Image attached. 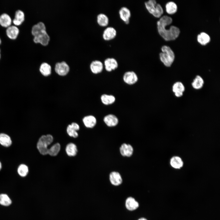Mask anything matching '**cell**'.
<instances>
[{
	"mask_svg": "<svg viewBox=\"0 0 220 220\" xmlns=\"http://www.w3.org/2000/svg\"><path fill=\"white\" fill-rule=\"evenodd\" d=\"M172 19L170 17L164 16L162 17L157 23L158 32L161 36L166 41L174 40L179 36V29L176 26H172L169 29L165 28L166 24L168 22H172Z\"/></svg>",
	"mask_w": 220,
	"mask_h": 220,
	"instance_id": "1",
	"label": "cell"
},
{
	"mask_svg": "<svg viewBox=\"0 0 220 220\" xmlns=\"http://www.w3.org/2000/svg\"><path fill=\"white\" fill-rule=\"evenodd\" d=\"M53 138L51 134L42 135L39 138L37 144V148L40 153L43 155L48 154V146L53 142Z\"/></svg>",
	"mask_w": 220,
	"mask_h": 220,
	"instance_id": "2",
	"label": "cell"
},
{
	"mask_svg": "<svg viewBox=\"0 0 220 220\" xmlns=\"http://www.w3.org/2000/svg\"><path fill=\"white\" fill-rule=\"evenodd\" d=\"M161 50L162 52L160 53L161 61L166 66L170 67L174 59V52L169 46H163Z\"/></svg>",
	"mask_w": 220,
	"mask_h": 220,
	"instance_id": "3",
	"label": "cell"
},
{
	"mask_svg": "<svg viewBox=\"0 0 220 220\" xmlns=\"http://www.w3.org/2000/svg\"><path fill=\"white\" fill-rule=\"evenodd\" d=\"M145 7L148 11L154 16L159 18L163 13L161 5L155 0H149L145 2Z\"/></svg>",
	"mask_w": 220,
	"mask_h": 220,
	"instance_id": "4",
	"label": "cell"
},
{
	"mask_svg": "<svg viewBox=\"0 0 220 220\" xmlns=\"http://www.w3.org/2000/svg\"><path fill=\"white\" fill-rule=\"evenodd\" d=\"M50 37L46 30L41 32L34 36L33 41L35 43H39L43 46H46L49 44Z\"/></svg>",
	"mask_w": 220,
	"mask_h": 220,
	"instance_id": "5",
	"label": "cell"
},
{
	"mask_svg": "<svg viewBox=\"0 0 220 220\" xmlns=\"http://www.w3.org/2000/svg\"><path fill=\"white\" fill-rule=\"evenodd\" d=\"M69 70L68 65L64 61L57 62L55 65V72L59 75H66L68 73Z\"/></svg>",
	"mask_w": 220,
	"mask_h": 220,
	"instance_id": "6",
	"label": "cell"
},
{
	"mask_svg": "<svg viewBox=\"0 0 220 220\" xmlns=\"http://www.w3.org/2000/svg\"><path fill=\"white\" fill-rule=\"evenodd\" d=\"M123 81L127 84L132 85L137 82L138 78L137 74L134 71H129L125 72L123 76Z\"/></svg>",
	"mask_w": 220,
	"mask_h": 220,
	"instance_id": "7",
	"label": "cell"
},
{
	"mask_svg": "<svg viewBox=\"0 0 220 220\" xmlns=\"http://www.w3.org/2000/svg\"><path fill=\"white\" fill-rule=\"evenodd\" d=\"M104 65L107 71L111 72L118 68V64L117 61L115 58L108 57L105 60Z\"/></svg>",
	"mask_w": 220,
	"mask_h": 220,
	"instance_id": "8",
	"label": "cell"
},
{
	"mask_svg": "<svg viewBox=\"0 0 220 220\" xmlns=\"http://www.w3.org/2000/svg\"><path fill=\"white\" fill-rule=\"evenodd\" d=\"M125 204L127 209L130 211L137 210L139 206L138 202L132 196H129L126 198Z\"/></svg>",
	"mask_w": 220,
	"mask_h": 220,
	"instance_id": "9",
	"label": "cell"
},
{
	"mask_svg": "<svg viewBox=\"0 0 220 220\" xmlns=\"http://www.w3.org/2000/svg\"><path fill=\"white\" fill-rule=\"evenodd\" d=\"M119 13L120 19L126 24H129L131 15L130 10L126 7L123 6L119 10Z\"/></svg>",
	"mask_w": 220,
	"mask_h": 220,
	"instance_id": "10",
	"label": "cell"
},
{
	"mask_svg": "<svg viewBox=\"0 0 220 220\" xmlns=\"http://www.w3.org/2000/svg\"><path fill=\"white\" fill-rule=\"evenodd\" d=\"M117 34L116 29L112 27H108L104 30L102 34L103 38L106 41H109L114 38Z\"/></svg>",
	"mask_w": 220,
	"mask_h": 220,
	"instance_id": "11",
	"label": "cell"
},
{
	"mask_svg": "<svg viewBox=\"0 0 220 220\" xmlns=\"http://www.w3.org/2000/svg\"><path fill=\"white\" fill-rule=\"evenodd\" d=\"M20 33L18 27L14 25H10L7 27L6 30V34L7 36L10 39H16Z\"/></svg>",
	"mask_w": 220,
	"mask_h": 220,
	"instance_id": "12",
	"label": "cell"
},
{
	"mask_svg": "<svg viewBox=\"0 0 220 220\" xmlns=\"http://www.w3.org/2000/svg\"><path fill=\"white\" fill-rule=\"evenodd\" d=\"M109 180L111 184L115 186L121 185L123 182L122 178L120 174L117 172H111L109 176Z\"/></svg>",
	"mask_w": 220,
	"mask_h": 220,
	"instance_id": "13",
	"label": "cell"
},
{
	"mask_svg": "<svg viewBox=\"0 0 220 220\" xmlns=\"http://www.w3.org/2000/svg\"><path fill=\"white\" fill-rule=\"evenodd\" d=\"M25 15L24 12L20 9L16 10L15 13L14 18L12 22L14 25L19 26L24 21Z\"/></svg>",
	"mask_w": 220,
	"mask_h": 220,
	"instance_id": "14",
	"label": "cell"
},
{
	"mask_svg": "<svg viewBox=\"0 0 220 220\" xmlns=\"http://www.w3.org/2000/svg\"><path fill=\"white\" fill-rule=\"evenodd\" d=\"M104 65L100 61L96 60L93 61L90 64V68L92 72L94 74L101 72L103 70Z\"/></svg>",
	"mask_w": 220,
	"mask_h": 220,
	"instance_id": "15",
	"label": "cell"
},
{
	"mask_svg": "<svg viewBox=\"0 0 220 220\" xmlns=\"http://www.w3.org/2000/svg\"><path fill=\"white\" fill-rule=\"evenodd\" d=\"M103 121L109 127L116 126L119 122L118 118L112 114H109L105 116L104 118Z\"/></svg>",
	"mask_w": 220,
	"mask_h": 220,
	"instance_id": "16",
	"label": "cell"
},
{
	"mask_svg": "<svg viewBox=\"0 0 220 220\" xmlns=\"http://www.w3.org/2000/svg\"><path fill=\"white\" fill-rule=\"evenodd\" d=\"M120 152L121 155L124 156L130 157L133 152V148L129 144L123 143L120 147Z\"/></svg>",
	"mask_w": 220,
	"mask_h": 220,
	"instance_id": "17",
	"label": "cell"
},
{
	"mask_svg": "<svg viewBox=\"0 0 220 220\" xmlns=\"http://www.w3.org/2000/svg\"><path fill=\"white\" fill-rule=\"evenodd\" d=\"M185 87L183 83L180 82H175L172 86V91L177 97H180L183 95Z\"/></svg>",
	"mask_w": 220,
	"mask_h": 220,
	"instance_id": "18",
	"label": "cell"
},
{
	"mask_svg": "<svg viewBox=\"0 0 220 220\" xmlns=\"http://www.w3.org/2000/svg\"><path fill=\"white\" fill-rule=\"evenodd\" d=\"M170 166L175 169H180L182 168L184 164L183 162L179 156H174L170 159Z\"/></svg>",
	"mask_w": 220,
	"mask_h": 220,
	"instance_id": "19",
	"label": "cell"
},
{
	"mask_svg": "<svg viewBox=\"0 0 220 220\" xmlns=\"http://www.w3.org/2000/svg\"><path fill=\"white\" fill-rule=\"evenodd\" d=\"M12 20L10 15L3 13L0 15V25L2 27L7 28L11 25Z\"/></svg>",
	"mask_w": 220,
	"mask_h": 220,
	"instance_id": "20",
	"label": "cell"
},
{
	"mask_svg": "<svg viewBox=\"0 0 220 220\" xmlns=\"http://www.w3.org/2000/svg\"><path fill=\"white\" fill-rule=\"evenodd\" d=\"M83 122L85 126L88 128L94 127L96 124L97 120L96 118L92 115L85 116L82 119Z\"/></svg>",
	"mask_w": 220,
	"mask_h": 220,
	"instance_id": "21",
	"label": "cell"
},
{
	"mask_svg": "<svg viewBox=\"0 0 220 220\" xmlns=\"http://www.w3.org/2000/svg\"><path fill=\"white\" fill-rule=\"evenodd\" d=\"M65 152L69 156H75L77 154L78 149L76 145L73 143H70L66 146Z\"/></svg>",
	"mask_w": 220,
	"mask_h": 220,
	"instance_id": "22",
	"label": "cell"
},
{
	"mask_svg": "<svg viewBox=\"0 0 220 220\" xmlns=\"http://www.w3.org/2000/svg\"><path fill=\"white\" fill-rule=\"evenodd\" d=\"M46 30V27L44 23L39 22L32 26L31 29V34L34 36L38 32Z\"/></svg>",
	"mask_w": 220,
	"mask_h": 220,
	"instance_id": "23",
	"label": "cell"
},
{
	"mask_svg": "<svg viewBox=\"0 0 220 220\" xmlns=\"http://www.w3.org/2000/svg\"><path fill=\"white\" fill-rule=\"evenodd\" d=\"M102 103L105 105H109L113 104L116 101V98L112 95L104 94L101 97Z\"/></svg>",
	"mask_w": 220,
	"mask_h": 220,
	"instance_id": "24",
	"label": "cell"
},
{
	"mask_svg": "<svg viewBox=\"0 0 220 220\" xmlns=\"http://www.w3.org/2000/svg\"><path fill=\"white\" fill-rule=\"evenodd\" d=\"M97 20L98 24L101 27L107 26L109 23L108 16L103 13H100L97 15Z\"/></svg>",
	"mask_w": 220,
	"mask_h": 220,
	"instance_id": "25",
	"label": "cell"
},
{
	"mask_svg": "<svg viewBox=\"0 0 220 220\" xmlns=\"http://www.w3.org/2000/svg\"><path fill=\"white\" fill-rule=\"evenodd\" d=\"M39 71L42 75L47 76L50 75L51 73V66L46 62H43L39 67Z\"/></svg>",
	"mask_w": 220,
	"mask_h": 220,
	"instance_id": "26",
	"label": "cell"
},
{
	"mask_svg": "<svg viewBox=\"0 0 220 220\" xmlns=\"http://www.w3.org/2000/svg\"><path fill=\"white\" fill-rule=\"evenodd\" d=\"M11 138L7 134L4 133L0 134V144L2 146L8 147L12 144Z\"/></svg>",
	"mask_w": 220,
	"mask_h": 220,
	"instance_id": "27",
	"label": "cell"
},
{
	"mask_svg": "<svg viewBox=\"0 0 220 220\" xmlns=\"http://www.w3.org/2000/svg\"><path fill=\"white\" fill-rule=\"evenodd\" d=\"M198 42L201 45H205L209 43L210 41L209 35L205 32H201L197 36Z\"/></svg>",
	"mask_w": 220,
	"mask_h": 220,
	"instance_id": "28",
	"label": "cell"
},
{
	"mask_svg": "<svg viewBox=\"0 0 220 220\" xmlns=\"http://www.w3.org/2000/svg\"><path fill=\"white\" fill-rule=\"evenodd\" d=\"M204 84V81L203 78L200 76L197 75L193 80L192 85L194 89L199 90L203 87Z\"/></svg>",
	"mask_w": 220,
	"mask_h": 220,
	"instance_id": "29",
	"label": "cell"
},
{
	"mask_svg": "<svg viewBox=\"0 0 220 220\" xmlns=\"http://www.w3.org/2000/svg\"><path fill=\"white\" fill-rule=\"evenodd\" d=\"M61 148L60 144L57 143L49 148L48 154L52 156H57L60 152Z\"/></svg>",
	"mask_w": 220,
	"mask_h": 220,
	"instance_id": "30",
	"label": "cell"
},
{
	"mask_svg": "<svg viewBox=\"0 0 220 220\" xmlns=\"http://www.w3.org/2000/svg\"><path fill=\"white\" fill-rule=\"evenodd\" d=\"M166 11L168 13L173 14L176 12L177 7L174 2H170L166 4Z\"/></svg>",
	"mask_w": 220,
	"mask_h": 220,
	"instance_id": "31",
	"label": "cell"
},
{
	"mask_svg": "<svg viewBox=\"0 0 220 220\" xmlns=\"http://www.w3.org/2000/svg\"><path fill=\"white\" fill-rule=\"evenodd\" d=\"M12 203L11 200L7 195L5 194H0V204L3 206H8Z\"/></svg>",
	"mask_w": 220,
	"mask_h": 220,
	"instance_id": "32",
	"label": "cell"
},
{
	"mask_svg": "<svg viewBox=\"0 0 220 220\" xmlns=\"http://www.w3.org/2000/svg\"><path fill=\"white\" fill-rule=\"evenodd\" d=\"M18 174L22 177L26 176L28 172V168L26 165L22 164L20 165L17 169Z\"/></svg>",
	"mask_w": 220,
	"mask_h": 220,
	"instance_id": "33",
	"label": "cell"
},
{
	"mask_svg": "<svg viewBox=\"0 0 220 220\" xmlns=\"http://www.w3.org/2000/svg\"><path fill=\"white\" fill-rule=\"evenodd\" d=\"M66 131L68 135L71 137L76 138L78 136V134L77 131L72 128L70 124L68 125L67 127Z\"/></svg>",
	"mask_w": 220,
	"mask_h": 220,
	"instance_id": "34",
	"label": "cell"
},
{
	"mask_svg": "<svg viewBox=\"0 0 220 220\" xmlns=\"http://www.w3.org/2000/svg\"><path fill=\"white\" fill-rule=\"evenodd\" d=\"M70 125L76 131L79 130L80 127L79 125L77 123L75 122H73Z\"/></svg>",
	"mask_w": 220,
	"mask_h": 220,
	"instance_id": "35",
	"label": "cell"
},
{
	"mask_svg": "<svg viewBox=\"0 0 220 220\" xmlns=\"http://www.w3.org/2000/svg\"><path fill=\"white\" fill-rule=\"evenodd\" d=\"M137 220H148V219L144 217H141L138 218Z\"/></svg>",
	"mask_w": 220,
	"mask_h": 220,
	"instance_id": "36",
	"label": "cell"
},
{
	"mask_svg": "<svg viewBox=\"0 0 220 220\" xmlns=\"http://www.w3.org/2000/svg\"><path fill=\"white\" fill-rule=\"evenodd\" d=\"M2 166V164H1V162H0V170L1 169Z\"/></svg>",
	"mask_w": 220,
	"mask_h": 220,
	"instance_id": "37",
	"label": "cell"
},
{
	"mask_svg": "<svg viewBox=\"0 0 220 220\" xmlns=\"http://www.w3.org/2000/svg\"><path fill=\"white\" fill-rule=\"evenodd\" d=\"M1 49H0V58H1Z\"/></svg>",
	"mask_w": 220,
	"mask_h": 220,
	"instance_id": "38",
	"label": "cell"
},
{
	"mask_svg": "<svg viewBox=\"0 0 220 220\" xmlns=\"http://www.w3.org/2000/svg\"><path fill=\"white\" fill-rule=\"evenodd\" d=\"M1 42H2V41H1V39L0 38V45L1 44Z\"/></svg>",
	"mask_w": 220,
	"mask_h": 220,
	"instance_id": "39",
	"label": "cell"
}]
</instances>
